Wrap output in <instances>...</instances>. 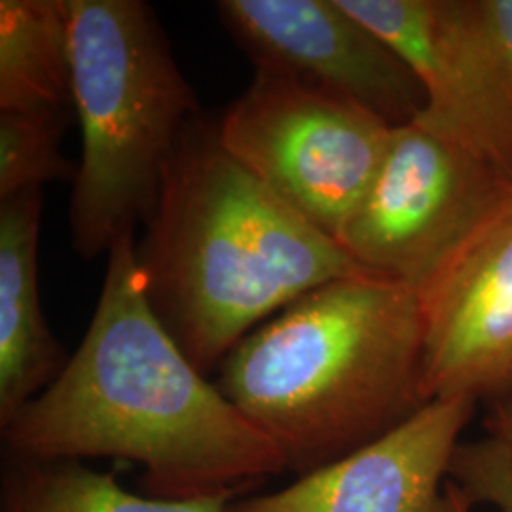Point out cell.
I'll list each match as a JSON object with an SVG mask.
<instances>
[{"mask_svg":"<svg viewBox=\"0 0 512 512\" xmlns=\"http://www.w3.org/2000/svg\"><path fill=\"white\" fill-rule=\"evenodd\" d=\"M420 80L421 120L512 181V76L476 0H340Z\"/></svg>","mask_w":512,"mask_h":512,"instance_id":"cell-7","label":"cell"},{"mask_svg":"<svg viewBox=\"0 0 512 512\" xmlns=\"http://www.w3.org/2000/svg\"><path fill=\"white\" fill-rule=\"evenodd\" d=\"M450 480L471 507L512 512V456L494 437L461 442L450 465Z\"/></svg>","mask_w":512,"mask_h":512,"instance_id":"cell-15","label":"cell"},{"mask_svg":"<svg viewBox=\"0 0 512 512\" xmlns=\"http://www.w3.org/2000/svg\"><path fill=\"white\" fill-rule=\"evenodd\" d=\"M230 499L171 501L124 490L78 459L8 454L2 467V512H228Z\"/></svg>","mask_w":512,"mask_h":512,"instance_id":"cell-13","label":"cell"},{"mask_svg":"<svg viewBox=\"0 0 512 512\" xmlns=\"http://www.w3.org/2000/svg\"><path fill=\"white\" fill-rule=\"evenodd\" d=\"M67 6L82 135L69 226L74 251L95 258L147 224L184 131L202 112L147 2Z\"/></svg>","mask_w":512,"mask_h":512,"instance_id":"cell-4","label":"cell"},{"mask_svg":"<svg viewBox=\"0 0 512 512\" xmlns=\"http://www.w3.org/2000/svg\"><path fill=\"white\" fill-rule=\"evenodd\" d=\"M482 23L512 76V0H476Z\"/></svg>","mask_w":512,"mask_h":512,"instance_id":"cell-16","label":"cell"},{"mask_svg":"<svg viewBox=\"0 0 512 512\" xmlns=\"http://www.w3.org/2000/svg\"><path fill=\"white\" fill-rule=\"evenodd\" d=\"M145 226L137 262L148 302L205 376L300 296L368 274L230 156L203 114L184 131Z\"/></svg>","mask_w":512,"mask_h":512,"instance_id":"cell-2","label":"cell"},{"mask_svg":"<svg viewBox=\"0 0 512 512\" xmlns=\"http://www.w3.org/2000/svg\"><path fill=\"white\" fill-rule=\"evenodd\" d=\"M511 202L509 177L414 120L393 131L338 243L368 274L420 294Z\"/></svg>","mask_w":512,"mask_h":512,"instance_id":"cell-5","label":"cell"},{"mask_svg":"<svg viewBox=\"0 0 512 512\" xmlns=\"http://www.w3.org/2000/svg\"><path fill=\"white\" fill-rule=\"evenodd\" d=\"M217 12L255 71L346 99L391 128L425 110L416 74L340 0H220Z\"/></svg>","mask_w":512,"mask_h":512,"instance_id":"cell-8","label":"cell"},{"mask_svg":"<svg viewBox=\"0 0 512 512\" xmlns=\"http://www.w3.org/2000/svg\"><path fill=\"white\" fill-rule=\"evenodd\" d=\"M490 437L499 440L512 456V393L503 401L495 403L494 414L488 420Z\"/></svg>","mask_w":512,"mask_h":512,"instance_id":"cell-17","label":"cell"},{"mask_svg":"<svg viewBox=\"0 0 512 512\" xmlns=\"http://www.w3.org/2000/svg\"><path fill=\"white\" fill-rule=\"evenodd\" d=\"M475 410L469 399L431 401L346 458L228 512H452L446 482Z\"/></svg>","mask_w":512,"mask_h":512,"instance_id":"cell-10","label":"cell"},{"mask_svg":"<svg viewBox=\"0 0 512 512\" xmlns=\"http://www.w3.org/2000/svg\"><path fill=\"white\" fill-rule=\"evenodd\" d=\"M446 494H448V499H450V505H452V512H471L473 511V507L465 501V497L461 495V492L458 490V486L448 478V482H446Z\"/></svg>","mask_w":512,"mask_h":512,"instance_id":"cell-18","label":"cell"},{"mask_svg":"<svg viewBox=\"0 0 512 512\" xmlns=\"http://www.w3.org/2000/svg\"><path fill=\"white\" fill-rule=\"evenodd\" d=\"M42 188L0 202V427L67 365L40 302Z\"/></svg>","mask_w":512,"mask_h":512,"instance_id":"cell-11","label":"cell"},{"mask_svg":"<svg viewBox=\"0 0 512 512\" xmlns=\"http://www.w3.org/2000/svg\"><path fill=\"white\" fill-rule=\"evenodd\" d=\"M217 131L230 156L338 241L395 128L346 99L255 71Z\"/></svg>","mask_w":512,"mask_h":512,"instance_id":"cell-6","label":"cell"},{"mask_svg":"<svg viewBox=\"0 0 512 512\" xmlns=\"http://www.w3.org/2000/svg\"><path fill=\"white\" fill-rule=\"evenodd\" d=\"M92 323L54 384L0 427L8 454L137 463L150 497L230 499L289 471L148 302L135 232L110 247Z\"/></svg>","mask_w":512,"mask_h":512,"instance_id":"cell-1","label":"cell"},{"mask_svg":"<svg viewBox=\"0 0 512 512\" xmlns=\"http://www.w3.org/2000/svg\"><path fill=\"white\" fill-rule=\"evenodd\" d=\"M217 372L289 471L308 475L427 404L420 294L378 275L332 281L249 332Z\"/></svg>","mask_w":512,"mask_h":512,"instance_id":"cell-3","label":"cell"},{"mask_svg":"<svg viewBox=\"0 0 512 512\" xmlns=\"http://www.w3.org/2000/svg\"><path fill=\"white\" fill-rule=\"evenodd\" d=\"M73 109L67 0H0V112Z\"/></svg>","mask_w":512,"mask_h":512,"instance_id":"cell-12","label":"cell"},{"mask_svg":"<svg viewBox=\"0 0 512 512\" xmlns=\"http://www.w3.org/2000/svg\"><path fill=\"white\" fill-rule=\"evenodd\" d=\"M71 110L0 112V202L46 183H74L78 165L61 154Z\"/></svg>","mask_w":512,"mask_h":512,"instance_id":"cell-14","label":"cell"},{"mask_svg":"<svg viewBox=\"0 0 512 512\" xmlns=\"http://www.w3.org/2000/svg\"><path fill=\"white\" fill-rule=\"evenodd\" d=\"M423 395L503 401L512 393V202L420 293Z\"/></svg>","mask_w":512,"mask_h":512,"instance_id":"cell-9","label":"cell"}]
</instances>
